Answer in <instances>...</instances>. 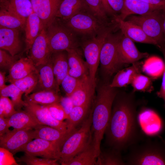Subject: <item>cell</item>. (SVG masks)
Instances as JSON below:
<instances>
[{"label":"cell","instance_id":"cell-1","mask_svg":"<svg viewBox=\"0 0 165 165\" xmlns=\"http://www.w3.org/2000/svg\"><path fill=\"white\" fill-rule=\"evenodd\" d=\"M134 92L117 94L105 132L108 147L121 152L145 139V134L138 121Z\"/></svg>","mask_w":165,"mask_h":165},{"label":"cell","instance_id":"cell-2","mask_svg":"<svg viewBox=\"0 0 165 165\" xmlns=\"http://www.w3.org/2000/svg\"><path fill=\"white\" fill-rule=\"evenodd\" d=\"M106 84L99 89L92 110L93 141L97 157L100 150L101 142L111 116L112 106L117 92Z\"/></svg>","mask_w":165,"mask_h":165},{"label":"cell","instance_id":"cell-3","mask_svg":"<svg viewBox=\"0 0 165 165\" xmlns=\"http://www.w3.org/2000/svg\"><path fill=\"white\" fill-rule=\"evenodd\" d=\"M159 139L147 138L130 146L124 158L126 165H165V144Z\"/></svg>","mask_w":165,"mask_h":165},{"label":"cell","instance_id":"cell-4","mask_svg":"<svg viewBox=\"0 0 165 165\" xmlns=\"http://www.w3.org/2000/svg\"><path fill=\"white\" fill-rule=\"evenodd\" d=\"M92 111L85 120L81 127L70 134L60 147L59 161L62 165L70 160L83 150L92 139L91 131Z\"/></svg>","mask_w":165,"mask_h":165},{"label":"cell","instance_id":"cell-5","mask_svg":"<svg viewBox=\"0 0 165 165\" xmlns=\"http://www.w3.org/2000/svg\"><path fill=\"white\" fill-rule=\"evenodd\" d=\"M52 53L76 49L78 42L76 34L61 19L57 17L46 28Z\"/></svg>","mask_w":165,"mask_h":165},{"label":"cell","instance_id":"cell-6","mask_svg":"<svg viewBox=\"0 0 165 165\" xmlns=\"http://www.w3.org/2000/svg\"><path fill=\"white\" fill-rule=\"evenodd\" d=\"M117 24L114 22L105 30L97 35L89 37L83 42V49L91 83L96 86L95 76L100 63L101 50L106 39L116 28Z\"/></svg>","mask_w":165,"mask_h":165},{"label":"cell","instance_id":"cell-7","mask_svg":"<svg viewBox=\"0 0 165 165\" xmlns=\"http://www.w3.org/2000/svg\"><path fill=\"white\" fill-rule=\"evenodd\" d=\"M76 34L89 37L96 36L106 29L113 22H104L84 9L69 19L63 20Z\"/></svg>","mask_w":165,"mask_h":165},{"label":"cell","instance_id":"cell-8","mask_svg":"<svg viewBox=\"0 0 165 165\" xmlns=\"http://www.w3.org/2000/svg\"><path fill=\"white\" fill-rule=\"evenodd\" d=\"M158 9L144 15L130 16L129 21L140 27L145 34L155 41L159 49L165 46L162 24V10Z\"/></svg>","mask_w":165,"mask_h":165},{"label":"cell","instance_id":"cell-9","mask_svg":"<svg viewBox=\"0 0 165 165\" xmlns=\"http://www.w3.org/2000/svg\"><path fill=\"white\" fill-rule=\"evenodd\" d=\"M121 33V31L118 34L112 32L109 34L101 50L100 63L104 74L108 77L117 72L123 66L120 62L117 50L118 42Z\"/></svg>","mask_w":165,"mask_h":165},{"label":"cell","instance_id":"cell-10","mask_svg":"<svg viewBox=\"0 0 165 165\" xmlns=\"http://www.w3.org/2000/svg\"><path fill=\"white\" fill-rule=\"evenodd\" d=\"M33 129H14L0 136V146L5 148L13 154L21 152L22 148L34 139Z\"/></svg>","mask_w":165,"mask_h":165},{"label":"cell","instance_id":"cell-11","mask_svg":"<svg viewBox=\"0 0 165 165\" xmlns=\"http://www.w3.org/2000/svg\"><path fill=\"white\" fill-rule=\"evenodd\" d=\"M21 152L45 158H60V147L55 143L40 138H36L28 143Z\"/></svg>","mask_w":165,"mask_h":165},{"label":"cell","instance_id":"cell-12","mask_svg":"<svg viewBox=\"0 0 165 165\" xmlns=\"http://www.w3.org/2000/svg\"><path fill=\"white\" fill-rule=\"evenodd\" d=\"M134 42L122 33L118 42L117 50L120 62L123 65L132 64L148 56L147 53L139 51Z\"/></svg>","mask_w":165,"mask_h":165},{"label":"cell","instance_id":"cell-13","mask_svg":"<svg viewBox=\"0 0 165 165\" xmlns=\"http://www.w3.org/2000/svg\"><path fill=\"white\" fill-rule=\"evenodd\" d=\"M28 56L37 68L46 63L52 54L49 45L46 28H44L34 41Z\"/></svg>","mask_w":165,"mask_h":165},{"label":"cell","instance_id":"cell-14","mask_svg":"<svg viewBox=\"0 0 165 165\" xmlns=\"http://www.w3.org/2000/svg\"><path fill=\"white\" fill-rule=\"evenodd\" d=\"M25 101L26 103L24 107L25 110L31 114L40 124L68 132L66 122L60 121L54 119L46 106Z\"/></svg>","mask_w":165,"mask_h":165},{"label":"cell","instance_id":"cell-15","mask_svg":"<svg viewBox=\"0 0 165 165\" xmlns=\"http://www.w3.org/2000/svg\"><path fill=\"white\" fill-rule=\"evenodd\" d=\"M33 12L41 20L45 28L56 17L61 0H30Z\"/></svg>","mask_w":165,"mask_h":165},{"label":"cell","instance_id":"cell-16","mask_svg":"<svg viewBox=\"0 0 165 165\" xmlns=\"http://www.w3.org/2000/svg\"><path fill=\"white\" fill-rule=\"evenodd\" d=\"M113 18L122 33L133 42L152 44L157 47L156 42L148 37L139 26L129 21L121 19L117 15Z\"/></svg>","mask_w":165,"mask_h":165},{"label":"cell","instance_id":"cell-17","mask_svg":"<svg viewBox=\"0 0 165 165\" xmlns=\"http://www.w3.org/2000/svg\"><path fill=\"white\" fill-rule=\"evenodd\" d=\"M0 26V48L8 52L12 56L18 54L22 48L19 31Z\"/></svg>","mask_w":165,"mask_h":165},{"label":"cell","instance_id":"cell-18","mask_svg":"<svg viewBox=\"0 0 165 165\" xmlns=\"http://www.w3.org/2000/svg\"><path fill=\"white\" fill-rule=\"evenodd\" d=\"M95 87L88 75L81 78L78 86L70 97L74 106L90 105Z\"/></svg>","mask_w":165,"mask_h":165},{"label":"cell","instance_id":"cell-19","mask_svg":"<svg viewBox=\"0 0 165 165\" xmlns=\"http://www.w3.org/2000/svg\"><path fill=\"white\" fill-rule=\"evenodd\" d=\"M37 68L38 70V79L35 89L37 90L36 91L46 90L58 92L59 91V86L55 77L50 59L46 64Z\"/></svg>","mask_w":165,"mask_h":165},{"label":"cell","instance_id":"cell-20","mask_svg":"<svg viewBox=\"0 0 165 165\" xmlns=\"http://www.w3.org/2000/svg\"><path fill=\"white\" fill-rule=\"evenodd\" d=\"M124 6L121 13L117 16L123 20L133 14L141 15L158 9H163L152 6L142 0H124Z\"/></svg>","mask_w":165,"mask_h":165},{"label":"cell","instance_id":"cell-21","mask_svg":"<svg viewBox=\"0 0 165 165\" xmlns=\"http://www.w3.org/2000/svg\"><path fill=\"white\" fill-rule=\"evenodd\" d=\"M45 28L39 16L34 12L26 19L24 30L25 32V51L28 54L35 40Z\"/></svg>","mask_w":165,"mask_h":165},{"label":"cell","instance_id":"cell-22","mask_svg":"<svg viewBox=\"0 0 165 165\" xmlns=\"http://www.w3.org/2000/svg\"><path fill=\"white\" fill-rule=\"evenodd\" d=\"M0 9L26 20L33 12L30 0H0Z\"/></svg>","mask_w":165,"mask_h":165},{"label":"cell","instance_id":"cell-23","mask_svg":"<svg viewBox=\"0 0 165 165\" xmlns=\"http://www.w3.org/2000/svg\"><path fill=\"white\" fill-rule=\"evenodd\" d=\"M38 70L32 60L28 57H21L13 65L9 71L6 81L20 79L31 74L37 73Z\"/></svg>","mask_w":165,"mask_h":165},{"label":"cell","instance_id":"cell-24","mask_svg":"<svg viewBox=\"0 0 165 165\" xmlns=\"http://www.w3.org/2000/svg\"><path fill=\"white\" fill-rule=\"evenodd\" d=\"M34 139L40 138L56 143L60 147L62 143L69 134L49 126L40 125L33 129Z\"/></svg>","mask_w":165,"mask_h":165},{"label":"cell","instance_id":"cell-25","mask_svg":"<svg viewBox=\"0 0 165 165\" xmlns=\"http://www.w3.org/2000/svg\"><path fill=\"white\" fill-rule=\"evenodd\" d=\"M143 64L142 62L138 61L128 67L119 70L109 84V86L112 88L122 87L131 84L135 75L142 71Z\"/></svg>","mask_w":165,"mask_h":165},{"label":"cell","instance_id":"cell-26","mask_svg":"<svg viewBox=\"0 0 165 165\" xmlns=\"http://www.w3.org/2000/svg\"><path fill=\"white\" fill-rule=\"evenodd\" d=\"M50 59L57 84L59 86L68 72L69 68L66 51L53 53Z\"/></svg>","mask_w":165,"mask_h":165},{"label":"cell","instance_id":"cell-27","mask_svg":"<svg viewBox=\"0 0 165 165\" xmlns=\"http://www.w3.org/2000/svg\"><path fill=\"white\" fill-rule=\"evenodd\" d=\"M7 119L9 127L16 129H34L42 125L31 114L25 110L17 111Z\"/></svg>","mask_w":165,"mask_h":165},{"label":"cell","instance_id":"cell-28","mask_svg":"<svg viewBox=\"0 0 165 165\" xmlns=\"http://www.w3.org/2000/svg\"><path fill=\"white\" fill-rule=\"evenodd\" d=\"M66 51L69 68L68 74L77 78L88 75L87 73L88 69L86 63L82 59L77 49H69Z\"/></svg>","mask_w":165,"mask_h":165},{"label":"cell","instance_id":"cell-29","mask_svg":"<svg viewBox=\"0 0 165 165\" xmlns=\"http://www.w3.org/2000/svg\"><path fill=\"white\" fill-rule=\"evenodd\" d=\"M85 9H87L83 0H61L56 17L66 20Z\"/></svg>","mask_w":165,"mask_h":165},{"label":"cell","instance_id":"cell-30","mask_svg":"<svg viewBox=\"0 0 165 165\" xmlns=\"http://www.w3.org/2000/svg\"><path fill=\"white\" fill-rule=\"evenodd\" d=\"M58 92L53 90H40L25 96L24 100L43 106L59 103L61 97Z\"/></svg>","mask_w":165,"mask_h":165},{"label":"cell","instance_id":"cell-31","mask_svg":"<svg viewBox=\"0 0 165 165\" xmlns=\"http://www.w3.org/2000/svg\"><path fill=\"white\" fill-rule=\"evenodd\" d=\"M97 158L92 138L83 150L62 165H96Z\"/></svg>","mask_w":165,"mask_h":165},{"label":"cell","instance_id":"cell-32","mask_svg":"<svg viewBox=\"0 0 165 165\" xmlns=\"http://www.w3.org/2000/svg\"><path fill=\"white\" fill-rule=\"evenodd\" d=\"M121 152L110 147L102 151L101 149L96 165H126Z\"/></svg>","mask_w":165,"mask_h":165},{"label":"cell","instance_id":"cell-33","mask_svg":"<svg viewBox=\"0 0 165 165\" xmlns=\"http://www.w3.org/2000/svg\"><path fill=\"white\" fill-rule=\"evenodd\" d=\"M156 115L152 110L145 109L138 114V119L141 127L145 134L151 136L156 133Z\"/></svg>","mask_w":165,"mask_h":165},{"label":"cell","instance_id":"cell-34","mask_svg":"<svg viewBox=\"0 0 165 165\" xmlns=\"http://www.w3.org/2000/svg\"><path fill=\"white\" fill-rule=\"evenodd\" d=\"M164 67V62L160 58L152 56L143 63L142 71L153 79L163 75Z\"/></svg>","mask_w":165,"mask_h":165},{"label":"cell","instance_id":"cell-35","mask_svg":"<svg viewBox=\"0 0 165 165\" xmlns=\"http://www.w3.org/2000/svg\"><path fill=\"white\" fill-rule=\"evenodd\" d=\"M90 106L88 105L74 106L66 121L69 134L76 130L77 125L84 119L88 112Z\"/></svg>","mask_w":165,"mask_h":165},{"label":"cell","instance_id":"cell-36","mask_svg":"<svg viewBox=\"0 0 165 165\" xmlns=\"http://www.w3.org/2000/svg\"><path fill=\"white\" fill-rule=\"evenodd\" d=\"M24 94L15 85L11 83L0 90V96L10 97L16 111L21 110L26 105V102L23 100L22 98Z\"/></svg>","mask_w":165,"mask_h":165},{"label":"cell","instance_id":"cell-37","mask_svg":"<svg viewBox=\"0 0 165 165\" xmlns=\"http://www.w3.org/2000/svg\"><path fill=\"white\" fill-rule=\"evenodd\" d=\"M26 20L5 10H0V26L20 31L24 29Z\"/></svg>","mask_w":165,"mask_h":165},{"label":"cell","instance_id":"cell-38","mask_svg":"<svg viewBox=\"0 0 165 165\" xmlns=\"http://www.w3.org/2000/svg\"><path fill=\"white\" fill-rule=\"evenodd\" d=\"M38 73H33L23 78L9 82L15 85L24 93V96H26L35 89L38 81Z\"/></svg>","mask_w":165,"mask_h":165},{"label":"cell","instance_id":"cell-39","mask_svg":"<svg viewBox=\"0 0 165 165\" xmlns=\"http://www.w3.org/2000/svg\"><path fill=\"white\" fill-rule=\"evenodd\" d=\"M153 79L151 77L144 75L141 73L137 74L134 77L131 83L133 87V91H151L152 88Z\"/></svg>","mask_w":165,"mask_h":165},{"label":"cell","instance_id":"cell-40","mask_svg":"<svg viewBox=\"0 0 165 165\" xmlns=\"http://www.w3.org/2000/svg\"><path fill=\"white\" fill-rule=\"evenodd\" d=\"M87 10L95 16L106 22H109L107 14L100 0H83Z\"/></svg>","mask_w":165,"mask_h":165},{"label":"cell","instance_id":"cell-41","mask_svg":"<svg viewBox=\"0 0 165 165\" xmlns=\"http://www.w3.org/2000/svg\"><path fill=\"white\" fill-rule=\"evenodd\" d=\"M25 153L20 158H17L18 162H23L28 165H58L57 160L39 158Z\"/></svg>","mask_w":165,"mask_h":165},{"label":"cell","instance_id":"cell-42","mask_svg":"<svg viewBox=\"0 0 165 165\" xmlns=\"http://www.w3.org/2000/svg\"><path fill=\"white\" fill-rule=\"evenodd\" d=\"M20 55L17 54L12 56L6 50L0 49V68L3 71H9L14 64L19 59Z\"/></svg>","mask_w":165,"mask_h":165},{"label":"cell","instance_id":"cell-43","mask_svg":"<svg viewBox=\"0 0 165 165\" xmlns=\"http://www.w3.org/2000/svg\"><path fill=\"white\" fill-rule=\"evenodd\" d=\"M81 79L73 77L68 74L64 78L61 85L66 96H71L78 86Z\"/></svg>","mask_w":165,"mask_h":165},{"label":"cell","instance_id":"cell-44","mask_svg":"<svg viewBox=\"0 0 165 165\" xmlns=\"http://www.w3.org/2000/svg\"><path fill=\"white\" fill-rule=\"evenodd\" d=\"M16 111L11 100L7 97L0 96V116L9 118Z\"/></svg>","mask_w":165,"mask_h":165},{"label":"cell","instance_id":"cell-45","mask_svg":"<svg viewBox=\"0 0 165 165\" xmlns=\"http://www.w3.org/2000/svg\"><path fill=\"white\" fill-rule=\"evenodd\" d=\"M46 106L51 115L55 119L60 121H63L64 120L67 119L68 116L59 103Z\"/></svg>","mask_w":165,"mask_h":165},{"label":"cell","instance_id":"cell-46","mask_svg":"<svg viewBox=\"0 0 165 165\" xmlns=\"http://www.w3.org/2000/svg\"><path fill=\"white\" fill-rule=\"evenodd\" d=\"M13 154L8 150L0 147V165H18Z\"/></svg>","mask_w":165,"mask_h":165},{"label":"cell","instance_id":"cell-47","mask_svg":"<svg viewBox=\"0 0 165 165\" xmlns=\"http://www.w3.org/2000/svg\"><path fill=\"white\" fill-rule=\"evenodd\" d=\"M59 103L64 108L68 116L74 107L70 97H61Z\"/></svg>","mask_w":165,"mask_h":165},{"label":"cell","instance_id":"cell-48","mask_svg":"<svg viewBox=\"0 0 165 165\" xmlns=\"http://www.w3.org/2000/svg\"><path fill=\"white\" fill-rule=\"evenodd\" d=\"M161 50L164 57V67L162 81L160 88L159 91L157 92V94L162 99L165 105V46L162 47L160 49Z\"/></svg>","mask_w":165,"mask_h":165},{"label":"cell","instance_id":"cell-49","mask_svg":"<svg viewBox=\"0 0 165 165\" xmlns=\"http://www.w3.org/2000/svg\"><path fill=\"white\" fill-rule=\"evenodd\" d=\"M112 10L116 13H121L124 6V0H107Z\"/></svg>","mask_w":165,"mask_h":165},{"label":"cell","instance_id":"cell-50","mask_svg":"<svg viewBox=\"0 0 165 165\" xmlns=\"http://www.w3.org/2000/svg\"><path fill=\"white\" fill-rule=\"evenodd\" d=\"M9 127L7 119L0 116V136L9 132Z\"/></svg>","mask_w":165,"mask_h":165},{"label":"cell","instance_id":"cell-51","mask_svg":"<svg viewBox=\"0 0 165 165\" xmlns=\"http://www.w3.org/2000/svg\"><path fill=\"white\" fill-rule=\"evenodd\" d=\"M152 6L165 9V0H142Z\"/></svg>","mask_w":165,"mask_h":165},{"label":"cell","instance_id":"cell-52","mask_svg":"<svg viewBox=\"0 0 165 165\" xmlns=\"http://www.w3.org/2000/svg\"><path fill=\"white\" fill-rule=\"evenodd\" d=\"M102 4L108 15H110L113 17L117 15L109 6L107 0H100Z\"/></svg>","mask_w":165,"mask_h":165},{"label":"cell","instance_id":"cell-53","mask_svg":"<svg viewBox=\"0 0 165 165\" xmlns=\"http://www.w3.org/2000/svg\"><path fill=\"white\" fill-rule=\"evenodd\" d=\"M6 72L5 71H0V90L5 87L6 85L5 84L6 78L5 75Z\"/></svg>","mask_w":165,"mask_h":165},{"label":"cell","instance_id":"cell-54","mask_svg":"<svg viewBox=\"0 0 165 165\" xmlns=\"http://www.w3.org/2000/svg\"><path fill=\"white\" fill-rule=\"evenodd\" d=\"M162 24L163 35L164 42L165 46V9L162 10Z\"/></svg>","mask_w":165,"mask_h":165},{"label":"cell","instance_id":"cell-55","mask_svg":"<svg viewBox=\"0 0 165 165\" xmlns=\"http://www.w3.org/2000/svg\"><path fill=\"white\" fill-rule=\"evenodd\" d=\"M159 138H160L162 141L163 142V143H164V144H165V141L159 135H158V136Z\"/></svg>","mask_w":165,"mask_h":165}]
</instances>
